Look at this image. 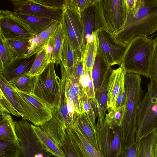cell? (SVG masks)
<instances>
[{
    "instance_id": "1",
    "label": "cell",
    "mask_w": 157,
    "mask_h": 157,
    "mask_svg": "<svg viewBox=\"0 0 157 157\" xmlns=\"http://www.w3.org/2000/svg\"><path fill=\"white\" fill-rule=\"evenodd\" d=\"M157 31V0H136L135 8L127 11L126 21L113 35L128 44L134 38L148 37Z\"/></svg>"
},
{
    "instance_id": "2",
    "label": "cell",
    "mask_w": 157,
    "mask_h": 157,
    "mask_svg": "<svg viewBox=\"0 0 157 157\" xmlns=\"http://www.w3.org/2000/svg\"><path fill=\"white\" fill-rule=\"evenodd\" d=\"M141 82V75L126 73L124 78L126 94V110L120 127L122 149L129 147L136 143L137 111L143 95Z\"/></svg>"
},
{
    "instance_id": "3",
    "label": "cell",
    "mask_w": 157,
    "mask_h": 157,
    "mask_svg": "<svg viewBox=\"0 0 157 157\" xmlns=\"http://www.w3.org/2000/svg\"><path fill=\"white\" fill-rule=\"evenodd\" d=\"M154 48V40L147 36L133 38L128 44L120 66L126 73L149 78L150 63Z\"/></svg>"
},
{
    "instance_id": "4",
    "label": "cell",
    "mask_w": 157,
    "mask_h": 157,
    "mask_svg": "<svg viewBox=\"0 0 157 157\" xmlns=\"http://www.w3.org/2000/svg\"><path fill=\"white\" fill-rule=\"evenodd\" d=\"M94 5L98 30L113 35L121 29L127 18L125 0H95Z\"/></svg>"
},
{
    "instance_id": "5",
    "label": "cell",
    "mask_w": 157,
    "mask_h": 157,
    "mask_svg": "<svg viewBox=\"0 0 157 157\" xmlns=\"http://www.w3.org/2000/svg\"><path fill=\"white\" fill-rule=\"evenodd\" d=\"M136 121V142L157 129V85L151 82L140 103Z\"/></svg>"
},
{
    "instance_id": "6",
    "label": "cell",
    "mask_w": 157,
    "mask_h": 157,
    "mask_svg": "<svg viewBox=\"0 0 157 157\" xmlns=\"http://www.w3.org/2000/svg\"><path fill=\"white\" fill-rule=\"evenodd\" d=\"M53 63L37 76L33 94L50 108L58 107L60 97V79L56 75Z\"/></svg>"
},
{
    "instance_id": "7",
    "label": "cell",
    "mask_w": 157,
    "mask_h": 157,
    "mask_svg": "<svg viewBox=\"0 0 157 157\" xmlns=\"http://www.w3.org/2000/svg\"><path fill=\"white\" fill-rule=\"evenodd\" d=\"M14 123L21 148L19 157H48L51 155L36 136L26 120L23 118Z\"/></svg>"
},
{
    "instance_id": "8",
    "label": "cell",
    "mask_w": 157,
    "mask_h": 157,
    "mask_svg": "<svg viewBox=\"0 0 157 157\" xmlns=\"http://www.w3.org/2000/svg\"><path fill=\"white\" fill-rule=\"evenodd\" d=\"M98 52L110 67L120 65L127 48L126 44L104 30L98 33Z\"/></svg>"
},
{
    "instance_id": "9",
    "label": "cell",
    "mask_w": 157,
    "mask_h": 157,
    "mask_svg": "<svg viewBox=\"0 0 157 157\" xmlns=\"http://www.w3.org/2000/svg\"><path fill=\"white\" fill-rule=\"evenodd\" d=\"M60 23L64 35L83 56L85 45L81 17L64 3Z\"/></svg>"
},
{
    "instance_id": "10",
    "label": "cell",
    "mask_w": 157,
    "mask_h": 157,
    "mask_svg": "<svg viewBox=\"0 0 157 157\" xmlns=\"http://www.w3.org/2000/svg\"><path fill=\"white\" fill-rule=\"evenodd\" d=\"M98 149L104 157H118L122 150L120 127L105 121L96 134Z\"/></svg>"
},
{
    "instance_id": "11",
    "label": "cell",
    "mask_w": 157,
    "mask_h": 157,
    "mask_svg": "<svg viewBox=\"0 0 157 157\" xmlns=\"http://www.w3.org/2000/svg\"><path fill=\"white\" fill-rule=\"evenodd\" d=\"M66 130L68 140L77 157H104L83 135L74 119L72 124Z\"/></svg>"
},
{
    "instance_id": "12",
    "label": "cell",
    "mask_w": 157,
    "mask_h": 157,
    "mask_svg": "<svg viewBox=\"0 0 157 157\" xmlns=\"http://www.w3.org/2000/svg\"><path fill=\"white\" fill-rule=\"evenodd\" d=\"M7 15L32 36L37 35L50 26L56 21L25 13L8 10Z\"/></svg>"
},
{
    "instance_id": "13",
    "label": "cell",
    "mask_w": 157,
    "mask_h": 157,
    "mask_svg": "<svg viewBox=\"0 0 157 157\" xmlns=\"http://www.w3.org/2000/svg\"><path fill=\"white\" fill-rule=\"evenodd\" d=\"M14 12L29 14L61 22L62 10L51 8L35 2L34 0H10Z\"/></svg>"
},
{
    "instance_id": "14",
    "label": "cell",
    "mask_w": 157,
    "mask_h": 157,
    "mask_svg": "<svg viewBox=\"0 0 157 157\" xmlns=\"http://www.w3.org/2000/svg\"><path fill=\"white\" fill-rule=\"evenodd\" d=\"M52 116L49 120L40 126L57 144L62 146L66 142V129L67 128L58 108L52 109Z\"/></svg>"
},
{
    "instance_id": "15",
    "label": "cell",
    "mask_w": 157,
    "mask_h": 157,
    "mask_svg": "<svg viewBox=\"0 0 157 157\" xmlns=\"http://www.w3.org/2000/svg\"><path fill=\"white\" fill-rule=\"evenodd\" d=\"M113 70L110 66L108 67L104 74L100 86L95 92V100L98 112L97 132L105 121L107 110L108 83Z\"/></svg>"
},
{
    "instance_id": "16",
    "label": "cell",
    "mask_w": 157,
    "mask_h": 157,
    "mask_svg": "<svg viewBox=\"0 0 157 157\" xmlns=\"http://www.w3.org/2000/svg\"><path fill=\"white\" fill-rule=\"evenodd\" d=\"M0 33L6 39L29 40L32 37L2 10L0 11Z\"/></svg>"
},
{
    "instance_id": "17",
    "label": "cell",
    "mask_w": 157,
    "mask_h": 157,
    "mask_svg": "<svg viewBox=\"0 0 157 157\" xmlns=\"http://www.w3.org/2000/svg\"><path fill=\"white\" fill-rule=\"evenodd\" d=\"M15 90L32 110L39 127L51 119L52 116V110L46 104L33 94H26Z\"/></svg>"
},
{
    "instance_id": "18",
    "label": "cell",
    "mask_w": 157,
    "mask_h": 157,
    "mask_svg": "<svg viewBox=\"0 0 157 157\" xmlns=\"http://www.w3.org/2000/svg\"><path fill=\"white\" fill-rule=\"evenodd\" d=\"M81 56L80 53L64 35L61 54V62L67 77L70 78L73 76L76 63Z\"/></svg>"
},
{
    "instance_id": "19",
    "label": "cell",
    "mask_w": 157,
    "mask_h": 157,
    "mask_svg": "<svg viewBox=\"0 0 157 157\" xmlns=\"http://www.w3.org/2000/svg\"><path fill=\"white\" fill-rule=\"evenodd\" d=\"M126 73L120 66L113 69L107 86V109L115 107L117 99L122 86L124 84Z\"/></svg>"
},
{
    "instance_id": "20",
    "label": "cell",
    "mask_w": 157,
    "mask_h": 157,
    "mask_svg": "<svg viewBox=\"0 0 157 157\" xmlns=\"http://www.w3.org/2000/svg\"><path fill=\"white\" fill-rule=\"evenodd\" d=\"M35 57L36 55L28 58H15L8 67L0 73L9 82L15 80L27 74L31 68Z\"/></svg>"
},
{
    "instance_id": "21",
    "label": "cell",
    "mask_w": 157,
    "mask_h": 157,
    "mask_svg": "<svg viewBox=\"0 0 157 157\" xmlns=\"http://www.w3.org/2000/svg\"><path fill=\"white\" fill-rule=\"evenodd\" d=\"M60 23L56 21L44 30L32 36L29 40L30 48L23 58H28L35 55L44 48L47 44L50 36Z\"/></svg>"
},
{
    "instance_id": "22",
    "label": "cell",
    "mask_w": 157,
    "mask_h": 157,
    "mask_svg": "<svg viewBox=\"0 0 157 157\" xmlns=\"http://www.w3.org/2000/svg\"><path fill=\"white\" fill-rule=\"evenodd\" d=\"M64 38V31L60 23L50 36L47 44L52 49L51 63H53L56 65L61 62V54Z\"/></svg>"
},
{
    "instance_id": "23",
    "label": "cell",
    "mask_w": 157,
    "mask_h": 157,
    "mask_svg": "<svg viewBox=\"0 0 157 157\" xmlns=\"http://www.w3.org/2000/svg\"><path fill=\"white\" fill-rule=\"evenodd\" d=\"M52 52V48L46 45L37 53L31 68L27 74L34 76L41 74L51 63Z\"/></svg>"
},
{
    "instance_id": "24",
    "label": "cell",
    "mask_w": 157,
    "mask_h": 157,
    "mask_svg": "<svg viewBox=\"0 0 157 157\" xmlns=\"http://www.w3.org/2000/svg\"><path fill=\"white\" fill-rule=\"evenodd\" d=\"M34 132L46 150L55 157H64L59 145L40 127L31 124Z\"/></svg>"
},
{
    "instance_id": "25",
    "label": "cell",
    "mask_w": 157,
    "mask_h": 157,
    "mask_svg": "<svg viewBox=\"0 0 157 157\" xmlns=\"http://www.w3.org/2000/svg\"><path fill=\"white\" fill-rule=\"evenodd\" d=\"M0 90L23 118L30 121V118L22 109L15 90L0 73Z\"/></svg>"
},
{
    "instance_id": "26",
    "label": "cell",
    "mask_w": 157,
    "mask_h": 157,
    "mask_svg": "<svg viewBox=\"0 0 157 157\" xmlns=\"http://www.w3.org/2000/svg\"><path fill=\"white\" fill-rule=\"evenodd\" d=\"M83 29V38L86 45V40L92 32H98L95 6L94 4L86 8L81 13Z\"/></svg>"
},
{
    "instance_id": "27",
    "label": "cell",
    "mask_w": 157,
    "mask_h": 157,
    "mask_svg": "<svg viewBox=\"0 0 157 157\" xmlns=\"http://www.w3.org/2000/svg\"><path fill=\"white\" fill-rule=\"evenodd\" d=\"M17 135L14 121L9 114L4 113L0 117V140H19Z\"/></svg>"
},
{
    "instance_id": "28",
    "label": "cell",
    "mask_w": 157,
    "mask_h": 157,
    "mask_svg": "<svg viewBox=\"0 0 157 157\" xmlns=\"http://www.w3.org/2000/svg\"><path fill=\"white\" fill-rule=\"evenodd\" d=\"M138 143L137 157H155L157 129L143 138Z\"/></svg>"
},
{
    "instance_id": "29",
    "label": "cell",
    "mask_w": 157,
    "mask_h": 157,
    "mask_svg": "<svg viewBox=\"0 0 157 157\" xmlns=\"http://www.w3.org/2000/svg\"><path fill=\"white\" fill-rule=\"evenodd\" d=\"M59 64L61 68V78L60 81V97L58 108L67 128H68L72 124L73 120H72L69 117L67 108L65 88L66 75L64 68L61 62Z\"/></svg>"
},
{
    "instance_id": "30",
    "label": "cell",
    "mask_w": 157,
    "mask_h": 157,
    "mask_svg": "<svg viewBox=\"0 0 157 157\" xmlns=\"http://www.w3.org/2000/svg\"><path fill=\"white\" fill-rule=\"evenodd\" d=\"M73 118L86 139L92 145L98 149L96 136L88 121L85 113L79 114L75 112Z\"/></svg>"
},
{
    "instance_id": "31",
    "label": "cell",
    "mask_w": 157,
    "mask_h": 157,
    "mask_svg": "<svg viewBox=\"0 0 157 157\" xmlns=\"http://www.w3.org/2000/svg\"><path fill=\"white\" fill-rule=\"evenodd\" d=\"M109 66L98 52L93 66L91 75L95 92L100 86L104 74Z\"/></svg>"
},
{
    "instance_id": "32",
    "label": "cell",
    "mask_w": 157,
    "mask_h": 157,
    "mask_svg": "<svg viewBox=\"0 0 157 157\" xmlns=\"http://www.w3.org/2000/svg\"><path fill=\"white\" fill-rule=\"evenodd\" d=\"M37 76H31L25 74L9 82L15 90L26 94H33Z\"/></svg>"
},
{
    "instance_id": "33",
    "label": "cell",
    "mask_w": 157,
    "mask_h": 157,
    "mask_svg": "<svg viewBox=\"0 0 157 157\" xmlns=\"http://www.w3.org/2000/svg\"><path fill=\"white\" fill-rule=\"evenodd\" d=\"M98 40L97 37L91 42H87L83 56L84 71L92 73L94 63L98 52Z\"/></svg>"
},
{
    "instance_id": "34",
    "label": "cell",
    "mask_w": 157,
    "mask_h": 157,
    "mask_svg": "<svg viewBox=\"0 0 157 157\" xmlns=\"http://www.w3.org/2000/svg\"><path fill=\"white\" fill-rule=\"evenodd\" d=\"M0 72L6 70L15 58L10 48L6 39L0 33Z\"/></svg>"
},
{
    "instance_id": "35",
    "label": "cell",
    "mask_w": 157,
    "mask_h": 157,
    "mask_svg": "<svg viewBox=\"0 0 157 157\" xmlns=\"http://www.w3.org/2000/svg\"><path fill=\"white\" fill-rule=\"evenodd\" d=\"M126 107V105L120 107L108 108L105 120L113 127H121L124 120Z\"/></svg>"
},
{
    "instance_id": "36",
    "label": "cell",
    "mask_w": 157,
    "mask_h": 157,
    "mask_svg": "<svg viewBox=\"0 0 157 157\" xmlns=\"http://www.w3.org/2000/svg\"><path fill=\"white\" fill-rule=\"evenodd\" d=\"M21 151L20 141L0 140V157H19Z\"/></svg>"
},
{
    "instance_id": "37",
    "label": "cell",
    "mask_w": 157,
    "mask_h": 157,
    "mask_svg": "<svg viewBox=\"0 0 157 157\" xmlns=\"http://www.w3.org/2000/svg\"><path fill=\"white\" fill-rule=\"evenodd\" d=\"M6 40L15 58H23L30 48L29 40L12 39Z\"/></svg>"
},
{
    "instance_id": "38",
    "label": "cell",
    "mask_w": 157,
    "mask_h": 157,
    "mask_svg": "<svg viewBox=\"0 0 157 157\" xmlns=\"http://www.w3.org/2000/svg\"><path fill=\"white\" fill-rule=\"evenodd\" d=\"M79 82L88 99H95V92L91 73L84 71L79 79Z\"/></svg>"
},
{
    "instance_id": "39",
    "label": "cell",
    "mask_w": 157,
    "mask_h": 157,
    "mask_svg": "<svg viewBox=\"0 0 157 157\" xmlns=\"http://www.w3.org/2000/svg\"><path fill=\"white\" fill-rule=\"evenodd\" d=\"M72 83V90L74 96V104L75 111L78 113H82L81 101L85 94L80 85L79 79L75 77L69 78Z\"/></svg>"
},
{
    "instance_id": "40",
    "label": "cell",
    "mask_w": 157,
    "mask_h": 157,
    "mask_svg": "<svg viewBox=\"0 0 157 157\" xmlns=\"http://www.w3.org/2000/svg\"><path fill=\"white\" fill-rule=\"evenodd\" d=\"M95 0H64V3L81 17L82 13L94 4Z\"/></svg>"
},
{
    "instance_id": "41",
    "label": "cell",
    "mask_w": 157,
    "mask_h": 157,
    "mask_svg": "<svg viewBox=\"0 0 157 157\" xmlns=\"http://www.w3.org/2000/svg\"><path fill=\"white\" fill-rule=\"evenodd\" d=\"M149 75L150 82L157 85V35L154 40V48L150 63Z\"/></svg>"
},
{
    "instance_id": "42",
    "label": "cell",
    "mask_w": 157,
    "mask_h": 157,
    "mask_svg": "<svg viewBox=\"0 0 157 157\" xmlns=\"http://www.w3.org/2000/svg\"><path fill=\"white\" fill-rule=\"evenodd\" d=\"M4 113L11 114L17 117L21 116L2 91L0 90V115Z\"/></svg>"
},
{
    "instance_id": "43",
    "label": "cell",
    "mask_w": 157,
    "mask_h": 157,
    "mask_svg": "<svg viewBox=\"0 0 157 157\" xmlns=\"http://www.w3.org/2000/svg\"><path fill=\"white\" fill-rule=\"evenodd\" d=\"M90 104V109L88 114H85L88 121L96 137L97 124L96 119L98 117V112L95 99L89 100Z\"/></svg>"
},
{
    "instance_id": "44",
    "label": "cell",
    "mask_w": 157,
    "mask_h": 157,
    "mask_svg": "<svg viewBox=\"0 0 157 157\" xmlns=\"http://www.w3.org/2000/svg\"><path fill=\"white\" fill-rule=\"evenodd\" d=\"M40 4L45 6L58 10H62L64 0H34Z\"/></svg>"
},
{
    "instance_id": "45",
    "label": "cell",
    "mask_w": 157,
    "mask_h": 157,
    "mask_svg": "<svg viewBox=\"0 0 157 157\" xmlns=\"http://www.w3.org/2000/svg\"><path fill=\"white\" fill-rule=\"evenodd\" d=\"M138 142L135 143L131 146L122 149L118 157H137Z\"/></svg>"
},
{
    "instance_id": "46",
    "label": "cell",
    "mask_w": 157,
    "mask_h": 157,
    "mask_svg": "<svg viewBox=\"0 0 157 157\" xmlns=\"http://www.w3.org/2000/svg\"><path fill=\"white\" fill-rule=\"evenodd\" d=\"M66 143L62 146L59 145L64 157H77L66 136Z\"/></svg>"
},
{
    "instance_id": "47",
    "label": "cell",
    "mask_w": 157,
    "mask_h": 157,
    "mask_svg": "<svg viewBox=\"0 0 157 157\" xmlns=\"http://www.w3.org/2000/svg\"><path fill=\"white\" fill-rule=\"evenodd\" d=\"M126 94L125 90L124 84L121 87L117 99L116 107H120L126 105Z\"/></svg>"
},
{
    "instance_id": "48",
    "label": "cell",
    "mask_w": 157,
    "mask_h": 157,
    "mask_svg": "<svg viewBox=\"0 0 157 157\" xmlns=\"http://www.w3.org/2000/svg\"><path fill=\"white\" fill-rule=\"evenodd\" d=\"M84 72L83 57L81 55L80 58L76 63L74 75L72 77H75L79 79L80 77L83 74Z\"/></svg>"
},
{
    "instance_id": "49",
    "label": "cell",
    "mask_w": 157,
    "mask_h": 157,
    "mask_svg": "<svg viewBox=\"0 0 157 157\" xmlns=\"http://www.w3.org/2000/svg\"><path fill=\"white\" fill-rule=\"evenodd\" d=\"M90 104L89 100L86 94L83 96L81 101L82 113L88 114L90 111Z\"/></svg>"
},
{
    "instance_id": "50",
    "label": "cell",
    "mask_w": 157,
    "mask_h": 157,
    "mask_svg": "<svg viewBox=\"0 0 157 157\" xmlns=\"http://www.w3.org/2000/svg\"><path fill=\"white\" fill-rule=\"evenodd\" d=\"M66 101L67 108L69 115L71 119L73 120V117L75 112L73 102L67 98H66Z\"/></svg>"
},
{
    "instance_id": "51",
    "label": "cell",
    "mask_w": 157,
    "mask_h": 157,
    "mask_svg": "<svg viewBox=\"0 0 157 157\" xmlns=\"http://www.w3.org/2000/svg\"><path fill=\"white\" fill-rule=\"evenodd\" d=\"M155 157H157V143L155 148Z\"/></svg>"
},
{
    "instance_id": "52",
    "label": "cell",
    "mask_w": 157,
    "mask_h": 157,
    "mask_svg": "<svg viewBox=\"0 0 157 157\" xmlns=\"http://www.w3.org/2000/svg\"><path fill=\"white\" fill-rule=\"evenodd\" d=\"M48 157H52V156H51V155H49Z\"/></svg>"
}]
</instances>
